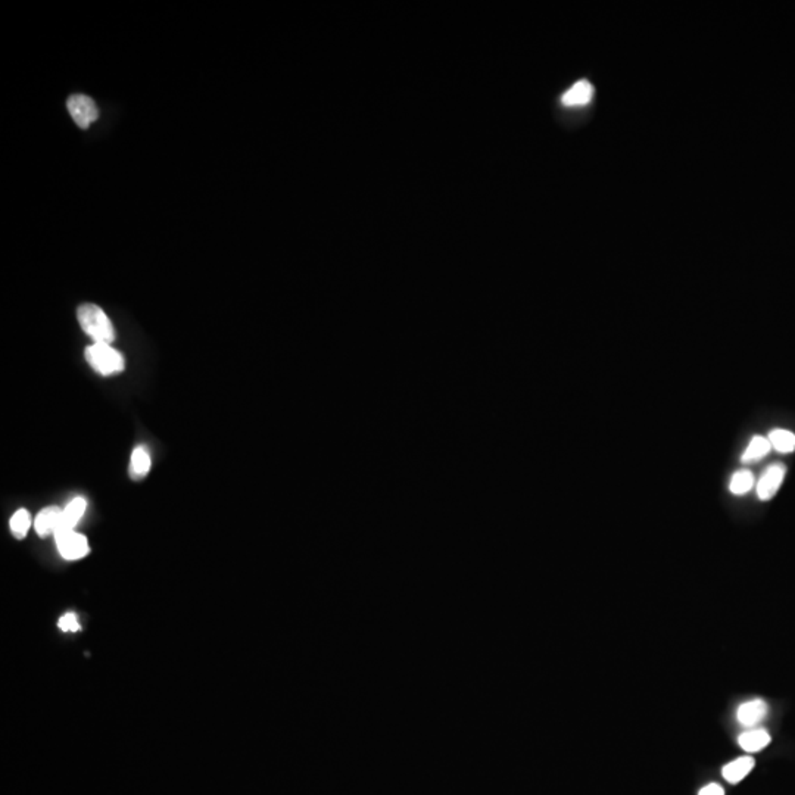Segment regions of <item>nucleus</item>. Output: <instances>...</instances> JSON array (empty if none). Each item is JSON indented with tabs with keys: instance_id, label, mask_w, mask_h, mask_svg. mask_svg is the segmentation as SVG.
Returning a JSON list of instances; mask_svg holds the SVG:
<instances>
[{
	"instance_id": "f257e3e1",
	"label": "nucleus",
	"mask_w": 795,
	"mask_h": 795,
	"mask_svg": "<svg viewBox=\"0 0 795 795\" xmlns=\"http://www.w3.org/2000/svg\"><path fill=\"white\" fill-rule=\"evenodd\" d=\"M77 318L84 333L92 337L95 344H112L115 340V328L100 306L95 303L80 305Z\"/></svg>"
},
{
	"instance_id": "f03ea898",
	"label": "nucleus",
	"mask_w": 795,
	"mask_h": 795,
	"mask_svg": "<svg viewBox=\"0 0 795 795\" xmlns=\"http://www.w3.org/2000/svg\"><path fill=\"white\" fill-rule=\"evenodd\" d=\"M86 359L100 376H112L126 368V359L111 344H93L86 349Z\"/></svg>"
},
{
	"instance_id": "7ed1b4c3",
	"label": "nucleus",
	"mask_w": 795,
	"mask_h": 795,
	"mask_svg": "<svg viewBox=\"0 0 795 795\" xmlns=\"http://www.w3.org/2000/svg\"><path fill=\"white\" fill-rule=\"evenodd\" d=\"M55 541L56 545H58V550L61 552V555L64 556L65 560H80L86 556L90 551L88 548V542L87 539L77 533L74 529L73 530H61L55 535Z\"/></svg>"
},
{
	"instance_id": "20e7f679",
	"label": "nucleus",
	"mask_w": 795,
	"mask_h": 795,
	"mask_svg": "<svg viewBox=\"0 0 795 795\" xmlns=\"http://www.w3.org/2000/svg\"><path fill=\"white\" fill-rule=\"evenodd\" d=\"M785 474L787 467L782 462L770 464L762 473V476H760V479L757 482L758 498L762 499V501H769V499L774 498L778 494L783 479H785Z\"/></svg>"
},
{
	"instance_id": "39448f33",
	"label": "nucleus",
	"mask_w": 795,
	"mask_h": 795,
	"mask_svg": "<svg viewBox=\"0 0 795 795\" xmlns=\"http://www.w3.org/2000/svg\"><path fill=\"white\" fill-rule=\"evenodd\" d=\"M68 111L78 127L87 129L97 118V108L95 100L84 95H73L68 99Z\"/></svg>"
},
{
	"instance_id": "423d86ee",
	"label": "nucleus",
	"mask_w": 795,
	"mask_h": 795,
	"mask_svg": "<svg viewBox=\"0 0 795 795\" xmlns=\"http://www.w3.org/2000/svg\"><path fill=\"white\" fill-rule=\"evenodd\" d=\"M62 525V509L58 507H48L41 509L34 521V527L40 536H49L59 530Z\"/></svg>"
},
{
	"instance_id": "0eeeda50",
	"label": "nucleus",
	"mask_w": 795,
	"mask_h": 795,
	"mask_svg": "<svg viewBox=\"0 0 795 795\" xmlns=\"http://www.w3.org/2000/svg\"><path fill=\"white\" fill-rule=\"evenodd\" d=\"M767 716V704L763 700H753L744 702L736 711L738 722L741 724L751 728L757 723L762 722Z\"/></svg>"
},
{
	"instance_id": "6e6552de",
	"label": "nucleus",
	"mask_w": 795,
	"mask_h": 795,
	"mask_svg": "<svg viewBox=\"0 0 795 795\" xmlns=\"http://www.w3.org/2000/svg\"><path fill=\"white\" fill-rule=\"evenodd\" d=\"M594 96V87L588 80H581L576 84H573L567 92L563 95L561 102L565 106H583L592 100Z\"/></svg>"
},
{
	"instance_id": "1a4fd4ad",
	"label": "nucleus",
	"mask_w": 795,
	"mask_h": 795,
	"mask_svg": "<svg viewBox=\"0 0 795 795\" xmlns=\"http://www.w3.org/2000/svg\"><path fill=\"white\" fill-rule=\"evenodd\" d=\"M754 766H756L754 758L749 756H744L726 765L722 770V775L729 783H738L745 779V776L754 769Z\"/></svg>"
},
{
	"instance_id": "9d476101",
	"label": "nucleus",
	"mask_w": 795,
	"mask_h": 795,
	"mask_svg": "<svg viewBox=\"0 0 795 795\" xmlns=\"http://www.w3.org/2000/svg\"><path fill=\"white\" fill-rule=\"evenodd\" d=\"M86 508H87V501L82 496H77L74 498L73 501L68 504L64 509H62V525L59 527L58 532L61 530H73L75 527V525L78 523L82 517L86 513ZM56 532V533H58ZM55 533V535H56Z\"/></svg>"
},
{
	"instance_id": "9b49d317",
	"label": "nucleus",
	"mask_w": 795,
	"mask_h": 795,
	"mask_svg": "<svg viewBox=\"0 0 795 795\" xmlns=\"http://www.w3.org/2000/svg\"><path fill=\"white\" fill-rule=\"evenodd\" d=\"M740 747L747 753H758L770 744V735L765 729H751L738 738Z\"/></svg>"
},
{
	"instance_id": "f8f14e48",
	"label": "nucleus",
	"mask_w": 795,
	"mask_h": 795,
	"mask_svg": "<svg viewBox=\"0 0 795 795\" xmlns=\"http://www.w3.org/2000/svg\"><path fill=\"white\" fill-rule=\"evenodd\" d=\"M151 456L144 447L134 448L130 460V476L133 480H140L151 470Z\"/></svg>"
},
{
	"instance_id": "ddd939ff",
	"label": "nucleus",
	"mask_w": 795,
	"mask_h": 795,
	"mask_svg": "<svg viewBox=\"0 0 795 795\" xmlns=\"http://www.w3.org/2000/svg\"><path fill=\"white\" fill-rule=\"evenodd\" d=\"M771 445L767 438L765 436H754L749 440V444L747 447V449L744 451V453L741 456V461L744 464H751V462H757L760 460H763L767 453L770 452Z\"/></svg>"
},
{
	"instance_id": "4468645a",
	"label": "nucleus",
	"mask_w": 795,
	"mask_h": 795,
	"mask_svg": "<svg viewBox=\"0 0 795 795\" xmlns=\"http://www.w3.org/2000/svg\"><path fill=\"white\" fill-rule=\"evenodd\" d=\"M771 448L779 453H791L795 451V435L785 429H774L767 436Z\"/></svg>"
},
{
	"instance_id": "2eb2a0df",
	"label": "nucleus",
	"mask_w": 795,
	"mask_h": 795,
	"mask_svg": "<svg viewBox=\"0 0 795 795\" xmlns=\"http://www.w3.org/2000/svg\"><path fill=\"white\" fill-rule=\"evenodd\" d=\"M756 485V477L749 470H738L732 474L729 482V491L733 495H745L753 489Z\"/></svg>"
},
{
	"instance_id": "dca6fc26",
	"label": "nucleus",
	"mask_w": 795,
	"mask_h": 795,
	"mask_svg": "<svg viewBox=\"0 0 795 795\" xmlns=\"http://www.w3.org/2000/svg\"><path fill=\"white\" fill-rule=\"evenodd\" d=\"M9 526H10V532H12V535L17 539L26 538V535L30 530V526H31V517H30L28 511L27 509H18L17 513L12 516V518H10Z\"/></svg>"
},
{
	"instance_id": "f3484780",
	"label": "nucleus",
	"mask_w": 795,
	"mask_h": 795,
	"mask_svg": "<svg viewBox=\"0 0 795 795\" xmlns=\"http://www.w3.org/2000/svg\"><path fill=\"white\" fill-rule=\"evenodd\" d=\"M58 626L64 632H78L80 630V623H78V619L74 612H66V615H64L58 621Z\"/></svg>"
},
{
	"instance_id": "a211bd4d",
	"label": "nucleus",
	"mask_w": 795,
	"mask_h": 795,
	"mask_svg": "<svg viewBox=\"0 0 795 795\" xmlns=\"http://www.w3.org/2000/svg\"><path fill=\"white\" fill-rule=\"evenodd\" d=\"M698 795H724V789L719 783H709V785L701 788Z\"/></svg>"
}]
</instances>
